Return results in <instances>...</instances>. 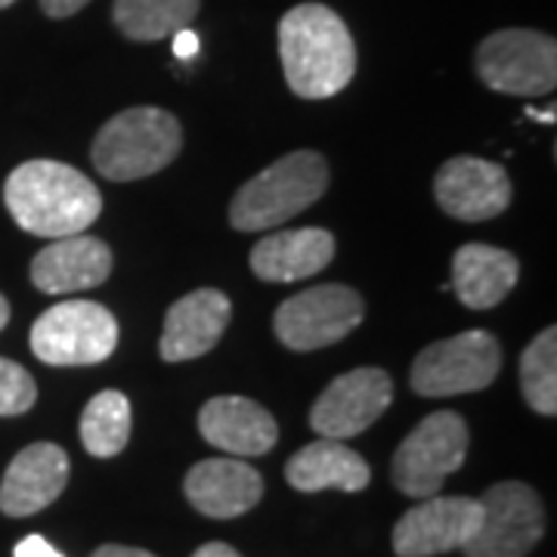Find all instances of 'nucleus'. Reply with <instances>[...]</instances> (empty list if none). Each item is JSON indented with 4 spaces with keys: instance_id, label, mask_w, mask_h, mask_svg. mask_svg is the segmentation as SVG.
<instances>
[{
    "instance_id": "cd10ccee",
    "label": "nucleus",
    "mask_w": 557,
    "mask_h": 557,
    "mask_svg": "<svg viewBox=\"0 0 557 557\" xmlns=\"http://www.w3.org/2000/svg\"><path fill=\"white\" fill-rule=\"evenodd\" d=\"M199 35H193L189 28H183L174 35V57L180 60H193V57H199Z\"/></svg>"
},
{
    "instance_id": "39448f33",
    "label": "nucleus",
    "mask_w": 557,
    "mask_h": 557,
    "mask_svg": "<svg viewBox=\"0 0 557 557\" xmlns=\"http://www.w3.org/2000/svg\"><path fill=\"white\" fill-rule=\"evenodd\" d=\"M468 424L456 412L428 416L399 443L391 478L403 496L431 498L468 458Z\"/></svg>"
},
{
    "instance_id": "a211bd4d",
    "label": "nucleus",
    "mask_w": 557,
    "mask_h": 557,
    "mask_svg": "<svg viewBox=\"0 0 557 557\" xmlns=\"http://www.w3.org/2000/svg\"><path fill=\"white\" fill-rule=\"evenodd\" d=\"M199 431L226 456H263L276 446L278 424L260 403L248 397H214L201 406Z\"/></svg>"
},
{
    "instance_id": "20e7f679",
    "label": "nucleus",
    "mask_w": 557,
    "mask_h": 557,
    "mask_svg": "<svg viewBox=\"0 0 557 557\" xmlns=\"http://www.w3.org/2000/svg\"><path fill=\"white\" fill-rule=\"evenodd\" d=\"M180 143V121L171 112L156 106H137L102 124L90 156L102 177L131 183L168 168L177 159Z\"/></svg>"
},
{
    "instance_id": "f03ea898",
    "label": "nucleus",
    "mask_w": 557,
    "mask_h": 557,
    "mask_svg": "<svg viewBox=\"0 0 557 557\" xmlns=\"http://www.w3.org/2000/svg\"><path fill=\"white\" fill-rule=\"evenodd\" d=\"M285 81L300 100H329L357 72V47L335 10L322 3L292 7L278 22Z\"/></svg>"
},
{
    "instance_id": "a878e982",
    "label": "nucleus",
    "mask_w": 557,
    "mask_h": 557,
    "mask_svg": "<svg viewBox=\"0 0 557 557\" xmlns=\"http://www.w3.org/2000/svg\"><path fill=\"white\" fill-rule=\"evenodd\" d=\"M16 557H62L60 548H53L50 542L44 536H25L16 545V552H13Z\"/></svg>"
},
{
    "instance_id": "9b49d317",
    "label": "nucleus",
    "mask_w": 557,
    "mask_h": 557,
    "mask_svg": "<svg viewBox=\"0 0 557 557\" xmlns=\"http://www.w3.org/2000/svg\"><path fill=\"white\" fill-rule=\"evenodd\" d=\"M394 399V381L384 369L362 366L335 379L313 403L310 424L329 440H350L369 431Z\"/></svg>"
},
{
    "instance_id": "c756f323",
    "label": "nucleus",
    "mask_w": 557,
    "mask_h": 557,
    "mask_svg": "<svg viewBox=\"0 0 557 557\" xmlns=\"http://www.w3.org/2000/svg\"><path fill=\"white\" fill-rule=\"evenodd\" d=\"M193 557H242L233 545H226V542H208V545H201L199 552Z\"/></svg>"
},
{
    "instance_id": "5701e85b",
    "label": "nucleus",
    "mask_w": 557,
    "mask_h": 557,
    "mask_svg": "<svg viewBox=\"0 0 557 557\" xmlns=\"http://www.w3.org/2000/svg\"><path fill=\"white\" fill-rule=\"evenodd\" d=\"M131 440V399L121 391H102L81 416V443L90 456L115 458Z\"/></svg>"
},
{
    "instance_id": "b1692460",
    "label": "nucleus",
    "mask_w": 557,
    "mask_h": 557,
    "mask_svg": "<svg viewBox=\"0 0 557 557\" xmlns=\"http://www.w3.org/2000/svg\"><path fill=\"white\" fill-rule=\"evenodd\" d=\"M520 391L539 416H557V332L545 329L520 357Z\"/></svg>"
},
{
    "instance_id": "6e6552de",
    "label": "nucleus",
    "mask_w": 557,
    "mask_h": 557,
    "mask_svg": "<svg viewBox=\"0 0 557 557\" xmlns=\"http://www.w3.org/2000/svg\"><path fill=\"white\" fill-rule=\"evenodd\" d=\"M502 369V347L490 332H461L424 347L412 362V391L421 397H458L474 394L496 381Z\"/></svg>"
},
{
    "instance_id": "dca6fc26",
    "label": "nucleus",
    "mask_w": 557,
    "mask_h": 557,
    "mask_svg": "<svg viewBox=\"0 0 557 557\" xmlns=\"http://www.w3.org/2000/svg\"><path fill=\"white\" fill-rule=\"evenodd\" d=\"M233 304L218 288H199L177 304H171L164 317L159 350L164 362H186L205 357L218 347L230 325Z\"/></svg>"
},
{
    "instance_id": "7ed1b4c3",
    "label": "nucleus",
    "mask_w": 557,
    "mask_h": 557,
    "mask_svg": "<svg viewBox=\"0 0 557 557\" xmlns=\"http://www.w3.org/2000/svg\"><path fill=\"white\" fill-rule=\"evenodd\" d=\"M329 189V164L319 152L300 149L273 161L251 177L230 205V223L239 233H263L285 220L298 218Z\"/></svg>"
},
{
    "instance_id": "2f4dec72",
    "label": "nucleus",
    "mask_w": 557,
    "mask_h": 557,
    "mask_svg": "<svg viewBox=\"0 0 557 557\" xmlns=\"http://www.w3.org/2000/svg\"><path fill=\"white\" fill-rule=\"evenodd\" d=\"M10 3H16V0H0V10H3V7H10Z\"/></svg>"
},
{
    "instance_id": "423d86ee",
    "label": "nucleus",
    "mask_w": 557,
    "mask_h": 557,
    "mask_svg": "<svg viewBox=\"0 0 557 557\" xmlns=\"http://www.w3.org/2000/svg\"><path fill=\"white\" fill-rule=\"evenodd\" d=\"M119 319L94 300H65L32 325V350L47 366H94L115 354Z\"/></svg>"
},
{
    "instance_id": "ddd939ff",
    "label": "nucleus",
    "mask_w": 557,
    "mask_h": 557,
    "mask_svg": "<svg viewBox=\"0 0 557 557\" xmlns=\"http://www.w3.org/2000/svg\"><path fill=\"white\" fill-rule=\"evenodd\" d=\"M437 205L449 218L465 223H483L498 218L515 196V186L508 171L496 161L456 156L443 161L434 180Z\"/></svg>"
},
{
    "instance_id": "4be33fe9",
    "label": "nucleus",
    "mask_w": 557,
    "mask_h": 557,
    "mask_svg": "<svg viewBox=\"0 0 557 557\" xmlns=\"http://www.w3.org/2000/svg\"><path fill=\"white\" fill-rule=\"evenodd\" d=\"M201 0H115V25L131 40L174 38L199 16Z\"/></svg>"
},
{
    "instance_id": "bb28decb",
    "label": "nucleus",
    "mask_w": 557,
    "mask_h": 557,
    "mask_svg": "<svg viewBox=\"0 0 557 557\" xmlns=\"http://www.w3.org/2000/svg\"><path fill=\"white\" fill-rule=\"evenodd\" d=\"M90 0H40V7H44V13L50 16V20H65V16H75L78 10H84Z\"/></svg>"
},
{
    "instance_id": "6ab92c4d",
    "label": "nucleus",
    "mask_w": 557,
    "mask_h": 557,
    "mask_svg": "<svg viewBox=\"0 0 557 557\" xmlns=\"http://www.w3.org/2000/svg\"><path fill=\"white\" fill-rule=\"evenodd\" d=\"M332 258L335 236L319 226H304L260 239L251 251V270L263 282H298L322 273Z\"/></svg>"
},
{
    "instance_id": "f257e3e1",
    "label": "nucleus",
    "mask_w": 557,
    "mask_h": 557,
    "mask_svg": "<svg viewBox=\"0 0 557 557\" xmlns=\"http://www.w3.org/2000/svg\"><path fill=\"white\" fill-rule=\"evenodd\" d=\"M3 201L25 233L44 239L78 236L97 223L102 211V196L94 180L72 164L50 159L20 164L3 183Z\"/></svg>"
},
{
    "instance_id": "393cba45",
    "label": "nucleus",
    "mask_w": 557,
    "mask_h": 557,
    "mask_svg": "<svg viewBox=\"0 0 557 557\" xmlns=\"http://www.w3.org/2000/svg\"><path fill=\"white\" fill-rule=\"evenodd\" d=\"M38 399V384L20 362L0 357V416H25Z\"/></svg>"
},
{
    "instance_id": "9d476101",
    "label": "nucleus",
    "mask_w": 557,
    "mask_h": 557,
    "mask_svg": "<svg viewBox=\"0 0 557 557\" xmlns=\"http://www.w3.org/2000/svg\"><path fill=\"white\" fill-rule=\"evenodd\" d=\"M366 317V300L350 285H317L282 300L273 317V332L288 350H322L344 341Z\"/></svg>"
},
{
    "instance_id": "7c9ffc66",
    "label": "nucleus",
    "mask_w": 557,
    "mask_h": 557,
    "mask_svg": "<svg viewBox=\"0 0 557 557\" xmlns=\"http://www.w3.org/2000/svg\"><path fill=\"white\" fill-rule=\"evenodd\" d=\"M7 322H10V304H7V298L0 295V329H3Z\"/></svg>"
},
{
    "instance_id": "f8f14e48",
    "label": "nucleus",
    "mask_w": 557,
    "mask_h": 557,
    "mask_svg": "<svg viewBox=\"0 0 557 557\" xmlns=\"http://www.w3.org/2000/svg\"><path fill=\"white\" fill-rule=\"evenodd\" d=\"M480 527V498H418L394 527L397 557H434L461 548Z\"/></svg>"
},
{
    "instance_id": "412c9836",
    "label": "nucleus",
    "mask_w": 557,
    "mask_h": 557,
    "mask_svg": "<svg viewBox=\"0 0 557 557\" xmlns=\"http://www.w3.org/2000/svg\"><path fill=\"white\" fill-rule=\"evenodd\" d=\"M520 263L511 251L496 245H461L453 258V292L471 310H490L518 285Z\"/></svg>"
},
{
    "instance_id": "0eeeda50",
    "label": "nucleus",
    "mask_w": 557,
    "mask_h": 557,
    "mask_svg": "<svg viewBox=\"0 0 557 557\" xmlns=\"http://www.w3.org/2000/svg\"><path fill=\"white\" fill-rule=\"evenodd\" d=\"M474 65L490 90L511 97H545L557 84V44L542 32L505 28L483 38Z\"/></svg>"
},
{
    "instance_id": "aec40b11",
    "label": "nucleus",
    "mask_w": 557,
    "mask_h": 557,
    "mask_svg": "<svg viewBox=\"0 0 557 557\" xmlns=\"http://www.w3.org/2000/svg\"><path fill=\"white\" fill-rule=\"evenodd\" d=\"M285 480L298 493H322V490L362 493L372 480V471L357 449H350L341 440L322 437L288 458Z\"/></svg>"
},
{
    "instance_id": "f3484780",
    "label": "nucleus",
    "mask_w": 557,
    "mask_h": 557,
    "mask_svg": "<svg viewBox=\"0 0 557 557\" xmlns=\"http://www.w3.org/2000/svg\"><path fill=\"white\" fill-rule=\"evenodd\" d=\"M112 273L109 245L94 236L53 239L32 260V282L44 295H75L97 288Z\"/></svg>"
},
{
    "instance_id": "c85d7f7f",
    "label": "nucleus",
    "mask_w": 557,
    "mask_h": 557,
    "mask_svg": "<svg viewBox=\"0 0 557 557\" xmlns=\"http://www.w3.org/2000/svg\"><path fill=\"white\" fill-rule=\"evenodd\" d=\"M90 557H156L146 548H131V545H100Z\"/></svg>"
},
{
    "instance_id": "4468645a",
    "label": "nucleus",
    "mask_w": 557,
    "mask_h": 557,
    "mask_svg": "<svg viewBox=\"0 0 557 557\" xmlns=\"http://www.w3.org/2000/svg\"><path fill=\"white\" fill-rule=\"evenodd\" d=\"M69 483V456L57 443H32L10 461L0 480V511L7 518H32L50 508Z\"/></svg>"
},
{
    "instance_id": "1a4fd4ad",
    "label": "nucleus",
    "mask_w": 557,
    "mask_h": 557,
    "mask_svg": "<svg viewBox=\"0 0 557 557\" xmlns=\"http://www.w3.org/2000/svg\"><path fill=\"white\" fill-rule=\"evenodd\" d=\"M545 533V508L533 486L505 480L480 498V527L461 545L465 557H527Z\"/></svg>"
},
{
    "instance_id": "2eb2a0df",
    "label": "nucleus",
    "mask_w": 557,
    "mask_h": 557,
    "mask_svg": "<svg viewBox=\"0 0 557 557\" xmlns=\"http://www.w3.org/2000/svg\"><path fill=\"white\" fill-rule=\"evenodd\" d=\"M183 493L205 518L233 520L263 498V478L239 458H205L186 474Z\"/></svg>"
}]
</instances>
